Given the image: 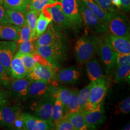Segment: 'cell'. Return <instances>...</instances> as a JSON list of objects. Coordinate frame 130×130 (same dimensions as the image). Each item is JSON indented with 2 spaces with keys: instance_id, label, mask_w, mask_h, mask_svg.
Returning <instances> with one entry per match:
<instances>
[{
  "instance_id": "obj_1",
  "label": "cell",
  "mask_w": 130,
  "mask_h": 130,
  "mask_svg": "<svg viewBox=\"0 0 130 130\" xmlns=\"http://www.w3.org/2000/svg\"><path fill=\"white\" fill-rule=\"evenodd\" d=\"M98 37L84 34L75 44L74 55L79 64H85L98 53Z\"/></svg>"
},
{
  "instance_id": "obj_2",
  "label": "cell",
  "mask_w": 130,
  "mask_h": 130,
  "mask_svg": "<svg viewBox=\"0 0 130 130\" xmlns=\"http://www.w3.org/2000/svg\"><path fill=\"white\" fill-rule=\"evenodd\" d=\"M36 52L56 69L60 68L66 59L65 44L35 47Z\"/></svg>"
},
{
  "instance_id": "obj_3",
  "label": "cell",
  "mask_w": 130,
  "mask_h": 130,
  "mask_svg": "<svg viewBox=\"0 0 130 130\" xmlns=\"http://www.w3.org/2000/svg\"><path fill=\"white\" fill-rule=\"evenodd\" d=\"M79 10L83 23L94 33L101 34L108 32L107 26L102 23L82 0H78Z\"/></svg>"
},
{
  "instance_id": "obj_4",
  "label": "cell",
  "mask_w": 130,
  "mask_h": 130,
  "mask_svg": "<svg viewBox=\"0 0 130 130\" xmlns=\"http://www.w3.org/2000/svg\"><path fill=\"white\" fill-rule=\"evenodd\" d=\"M106 26L110 34L117 36H130L129 19L120 11L113 13Z\"/></svg>"
},
{
  "instance_id": "obj_5",
  "label": "cell",
  "mask_w": 130,
  "mask_h": 130,
  "mask_svg": "<svg viewBox=\"0 0 130 130\" xmlns=\"http://www.w3.org/2000/svg\"><path fill=\"white\" fill-rule=\"evenodd\" d=\"M55 96L48 92L35 103L33 110L36 117L44 121H52V112Z\"/></svg>"
},
{
  "instance_id": "obj_6",
  "label": "cell",
  "mask_w": 130,
  "mask_h": 130,
  "mask_svg": "<svg viewBox=\"0 0 130 130\" xmlns=\"http://www.w3.org/2000/svg\"><path fill=\"white\" fill-rule=\"evenodd\" d=\"M61 4L62 10L69 20L71 28L79 30L82 26L78 0H57Z\"/></svg>"
},
{
  "instance_id": "obj_7",
  "label": "cell",
  "mask_w": 130,
  "mask_h": 130,
  "mask_svg": "<svg viewBox=\"0 0 130 130\" xmlns=\"http://www.w3.org/2000/svg\"><path fill=\"white\" fill-rule=\"evenodd\" d=\"M98 53L108 69H112L115 66V51L109 42L108 34L104 33L102 37H98Z\"/></svg>"
},
{
  "instance_id": "obj_8",
  "label": "cell",
  "mask_w": 130,
  "mask_h": 130,
  "mask_svg": "<svg viewBox=\"0 0 130 130\" xmlns=\"http://www.w3.org/2000/svg\"><path fill=\"white\" fill-rule=\"evenodd\" d=\"M62 34L52 23L50 24L46 30L35 42V47L65 44Z\"/></svg>"
},
{
  "instance_id": "obj_9",
  "label": "cell",
  "mask_w": 130,
  "mask_h": 130,
  "mask_svg": "<svg viewBox=\"0 0 130 130\" xmlns=\"http://www.w3.org/2000/svg\"><path fill=\"white\" fill-rule=\"evenodd\" d=\"M43 10L46 11L51 16L52 20L61 29H70L71 24L64 13L61 4L57 1L55 3L46 5Z\"/></svg>"
},
{
  "instance_id": "obj_10",
  "label": "cell",
  "mask_w": 130,
  "mask_h": 130,
  "mask_svg": "<svg viewBox=\"0 0 130 130\" xmlns=\"http://www.w3.org/2000/svg\"><path fill=\"white\" fill-rule=\"evenodd\" d=\"M19 106H9L7 104L0 106V125L13 129L14 123L20 115Z\"/></svg>"
},
{
  "instance_id": "obj_11",
  "label": "cell",
  "mask_w": 130,
  "mask_h": 130,
  "mask_svg": "<svg viewBox=\"0 0 130 130\" xmlns=\"http://www.w3.org/2000/svg\"><path fill=\"white\" fill-rule=\"evenodd\" d=\"M91 88L89 94V101L94 106L102 102L108 87V83L105 77L91 82Z\"/></svg>"
},
{
  "instance_id": "obj_12",
  "label": "cell",
  "mask_w": 130,
  "mask_h": 130,
  "mask_svg": "<svg viewBox=\"0 0 130 130\" xmlns=\"http://www.w3.org/2000/svg\"><path fill=\"white\" fill-rule=\"evenodd\" d=\"M18 48V43L13 41H0V62L8 70Z\"/></svg>"
},
{
  "instance_id": "obj_13",
  "label": "cell",
  "mask_w": 130,
  "mask_h": 130,
  "mask_svg": "<svg viewBox=\"0 0 130 130\" xmlns=\"http://www.w3.org/2000/svg\"><path fill=\"white\" fill-rule=\"evenodd\" d=\"M102 102L98 104L90 111L84 112V120L88 129L95 128L106 119Z\"/></svg>"
},
{
  "instance_id": "obj_14",
  "label": "cell",
  "mask_w": 130,
  "mask_h": 130,
  "mask_svg": "<svg viewBox=\"0 0 130 130\" xmlns=\"http://www.w3.org/2000/svg\"><path fill=\"white\" fill-rule=\"evenodd\" d=\"M55 69L52 66L36 63L34 68L28 73L27 77L32 82L39 80L50 82L55 74Z\"/></svg>"
},
{
  "instance_id": "obj_15",
  "label": "cell",
  "mask_w": 130,
  "mask_h": 130,
  "mask_svg": "<svg viewBox=\"0 0 130 130\" xmlns=\"http://www.w3.org/2000/svg\"><path fill=\"white\" fill-rule=\"evenodd\" d=\"M31 83L32 82L28 77L22 79H14L9 84L10 94L15 98H27L28 89Z\"/></svg>"
},
{
  "instance_id": "obj_16",
  "label": "cell",
  "mask_w": 130,
  "mask_h": 130,
  "mask_svg": "<svg viewBox=\"0 0 130 130\" xmlns=\"http://www.w3.org/2000/svg\"><path fill=\"white\" fill-rule=\"evenodd\" d=\"M80 73L79 70L73 67L64 68L55 73L54 79L61 84H74L80 78Z\"/></svg>"
},
{
  "instance_id": "obj_17",
  "label": "cell",
  "mask_w": 130,
  "mask_h": 130,
  "mask_svg": "<svg viewBox=\"0 0 130 130\" xmlns=\"http://www.w3.org/2000/svg\"><path fill=\"white\" fill-rule=\"evenodd\" d=\"M108 40L115 52L130 54V36H117L109 34Z\"/></svg>"
},
{
  "instance_id": "obj_18",
  "label": "cell",
  "mask_w": 130,
  "mask_h": 130,
  "mask_svg": "<svg viewBox=\"0 0 130 130\" xmlns=\"http://www.w3.org/2000/svg\"><path fill=\"white\" fill-rule=\"evenodd\" d=\"M49 81L42 80L32 82L28 91V98L39 99L49 92L50 84Z\"/></svg>"
},
{
  "instance_id": "obj_19",
  "label": "cell",
  "mask_w": 130,
  "mask_h": 130,
  "mask_svg": "<svg viewBox=\"0 0 130 130\" xmlns=\"http://www.w3.org/2000/svg\"><path fill=\"white\" fill-rule=\"evenodd\" d=\"M20 28L12 24L0 23V40L18 42Z\"/></svg>"
},
{
  "instance_id": "obj_20",
  "label": "cell",
  "mask_w": 130,
  "mask_h": 130,
  "mask_svg": "<svg viewBox=\"0 0 130 130\" xmlns=\"http://www.w3.org/2000/svg\"><path fill=\"white\" fill-rule=\"evenodd\" d=\"M99 20L106 26L113 13L108 12L102 8L93 0H82Z\"/></svg>"
},
{
  "instance_id": "obj_21",
  "label": "cell",
  "mask_w": 130,
  "mask_h": 130,
  "mask_svg": "<svg viewBox=\"0 0 130 130\" xmlns=\"http://www.w3.org/2000/svg\"><path fill=\"white\" fill-rule=\"evenodd\" d=\"M8 72L14 79L24 78L27 77L28 74L20 57L16 54L11 61Z\"/></svg>"
},
{
  "instance_id": "obj_22",
  "label": "cell",
  "mask_w": 130,
  "mask_h": 130,
  "mask_svg": "<svg viewBox=\"0 0 130 130\" xmlns=\"http://www.w3.org/2000/svg\"><path fill=\"white\" fill-rule=\"evenodd\" d=\"M6 11L9 23L21 28L27 23L28 9L6 10Z\"/></svg>"
},
{
  "instance_id": "obj_23",
  "label": "cell",
  "mask_w": 130,
  "mask_h": 130,
  "mask_svg": "<svg viewBox=\"0 0 130 130\" xmlns=\"http://www.w3.org/2000/svg\"><path fill=\"white\" fill-rule=\"evenodd\" d=\"M85 64L89 79L91 82L105 77L103 74L101 67L96 58L94 57Z\"/></svg>"
},
{
  "instance_id": "obj_24",
  "label": "cell",
  "mask_w": 130,
  "mask_h": 130,
  "mask_svg": "<svg viewBox=\"0 0 130 130\" xmlns=\"http://www.w3.org/2000/svg\"><path fill=\"white\" fill-rule=\"evenodd\" d=\"M52 22L51 16L46 11L43 10L40 13L38 17L35 28L36 39L41 36L46 31L48 26Z\"/></svg>"
},
{
  "instance_id": "obj_25",
  "label": "cell",
  "mask_w": 130,
  "mask_h": 130,
  "mask_svg": "<svg viewBox=\"0 0 130 130\" xmlns=\"http://www.w3.org/2000/svg\"><path fill=\"white\" fill-rule=\"evenodd\" d=\"M65 116L70 122L75 130H88L84 120V112L82 110L77 112L66 114Z\"/></svg>"
},
{
  "instance_id": "obj_26",
  "label": "cell",
  "mask_w": 130,
  "mask_h": 130,
  "mask_svg": "<svg viewBox=\"0 0 130 130\" xmlns=\"http://www.w3.org/2000/svg\"><path fill=\"white\" fill-rule=\"evenodd\" d=\"M78 93L79 91L77 90H71V95L65 109V115L77 112L81 110L79 104Z\"/></svg>"
},
{
  "instance_id": "obj_27",
  "label": "cell",
  "mask_w": 130,
  "mask_h": 130,
  "mask_svg": "<svg viewBox=\"0 0 130 130\" xmlns=\"http://www.w3.org/2000/svg\"><path fill=\"white\" fill-rule=\"evenodd\" d=\"M5 10L28 9L30 0H3Z\"/></svg>"
},
{
  "instance_id": "obj_28",
  "label": "cell",
  "mask_w": 130,
  "mask_h": 130,
  "mask_svg": "<svg viewBox=\"0 0 130 130\" xmlns=\"http://www.w3.org/2000/svg\"><path fill=\"white\" fill-rule=\"evenodd\" d=\"M52 112V122L55 125L64 116V109L60 99L56 96Z\"/></svg>"
},
{
  "instance_id": "obj_29",
  "label": "cell",
  "mask_w": 130,
  "mask_h": 130,
  "mask_svg": "<svg viewBox=\"0 0 130 130\" xmlns=\"http://www.w3.org/2000/svg\"><path fill=\"white\" fill-rule=\"evenodd\" d=\"M130 64H124L117 66L115 73V80L116 83L129 78Z\"/></svg>"
},
{
  "instance_id": "obj_30",
  "label": "cell",
  "mask_w": 130,
  "mask_h": 130,
  "mask_svg": "<svg viewBox=\"0 0 130 130\" xmlns=\"http://www.w3.org/2000/svg\"><path fill=\"white\" fill-rule=\"evenodd\" d=\"M57 0H30L28 10H34L40 13L48 5L55 3Z\"/></svg>"
},
{
  "instance_id": "obj_31",
  "label": "cell",
  "mask_w": 130,
  "mask_h": 130,
  "mask_svg": "<svg viewBox=\"0 0 130 130\" xmlns=\"http://www.w3.org/2000/svg\"><path fill=\"white\" fill-rule=\"evenodd\" d=\"M35 41V40L31 38L28 41L19 43L18 50L17 53L20 54H33L36 52Z\"/></svg>"
},
{
  "instance_id": "obj_32",
  "label": "cell",
  "mask_w": 130,
  "mask_h": 130,
  "mask_svg": "<svg viewBox=\"0 0 130 130\" xmlns=\"http://www.w3.org/2000/svg\"><path fill=\"white\" fill-rule=\"evenodd\" d=\"M39 14L40 13L35 11L28 10L27 20L28 24L31 30V36L34 40L36 39L35 35V28L37 19Z\"/></svg>"
},
{
  "instance_id": "obj_33",
  "label": "cell",
  "mask_w": 130,
  "mask_h": 130,
  "mask_svg": "<svg viewBox=\"0 0 130 130\" xmlns=\"http://www.w3.org/2000/svg\"><path fill=\"white\" fill-rule=\"evenodd\" d=\"M71 95V90L65 87H61L58 89L55 93L54 96H57L60 99L62 104L64 113H65V109L67 106L68 103Z\"/></svg>"
},
{
  "instance_id": "obj_34",
  "label": "cell",
  "mask_w": 130,
  "mask_h": 130,
  "mask_svg": "<svg viewBox=\"0 0 130 130\" xmlns=\"http://www.w3.org/2000/svg\"><path fill=\"white\" fill-rule=\"evenodd\" d=\"M15 54L20 57L25 68L28 71V73L32 70L36 64L34 59L33 54H20L16 53Z\"/></svg>"
},
{
  "instance_id": "obj_35",
  "label": "cell",
  "mask_w": 130,
  "mask_h": 130,
  "mask_svg": "<svg viewBox=\"0 0 130 130\" xmlns=\"http://www.w3.org/2000/svg\"><path fill=\"white\" fill-rule=\"evenodd\" d=\"M91 88V83L89 84L84 88L79 91L78 99L79 104L81 110H82L86 103L88 101L90 90Z\"/></svg>"
},
{
  "instance_id": "obj_36",
  "label": "cell",
  "mask_w": 130,
  "mask_h": 130,
  "mask_svg": "<svg viewBox=\"0 0 130 130\" xmlns=\"http://www.w3.org/2000/svg\"><path fill=\"white\" fill-rule=\"evenodd\" d=\"M31 38H32L31 36V30L29 28L28 23L25 24V25L22 27L20 28L19 32V38L18 41V44L23 42H27L29 41Z\"/></svg>"
},
{
  "instance_id": "obj_37",
  "label": "cell",
  "mask_w": 130,
  "mask_h": 130,
  "mask_svg": "<svg viewBox=\"0 0 130 130\" xmlns=\"http://www.w3.org/2000/svg\"><path fill=\"white\" fill-rule=\"evenodd\" d=\"M56 130H75L70 121L64 116L55 125Z\"/></svg>"
},
{
  "instance_id": "obj_38",
  "label": "cell",
  "mask_w": 130,
  "mask_h": 130,
  "mask_svg": "<svg viewBox=\"0 0 130 130\" xmlns=\"http://www.w3.org/2000/svg\"><path fill=\"white\" fill-rule=\"evenodd\" d=\"M130 111V98L128 97L121 103H119L116 107V114L120 113H128Z\"/></svg>"
},
{
  "instance_id": "obj_39",
  "label": "cell",
  "mask_w": 130,
  "mask_h": 130,
  "mask_svg": "<svg viewBox=\"0 0 130 130\" xmlns=\"http://www.w3.org/2000/svg\"><path fill=\"white\" fill-rule=\"evenodd\" d=\"M102 8L108 12L114 13L119 10L112 4L111 0H93Z\"/></svg>"
},
{
  "instance_id": "obj_40",
  "label": "cell",
  "mask_w": 130,
  "mask_h": 130,
  "mask_svg": "<svg viewBox=\"0 0 130 130\" xmlns=\"http://www.w3.org/2000/svg\"><path fill=\"white\" fill-rule=\"evenodd\" d=\"M130 64V54H124L115 52V65L117 66Z\"/></svg>"
},
{
  "instance_id": "obj_41",
  "label": "cell",
  "mask_w": 130,
  "mask_h": 130,
  "mask_svg": "<svg viewBox=\"0 0 130 130\" xmlns=\"http://www.w3.org/2000/svg\"><path fill=\"white\" fill-rule=\"evenodd\" d=\"M9 23V19L4 7L3 0H0V23Z\"/></svg>"
},
{
  "instance_id": "obj_42",
  "label": "cell",
  "mask_w": 130,
  "mask_h": 130,
  "mask_svg": "<svg viewBox=\"0 0 130 130\" xmlns=\"http://www.w3.org/2000/svg\"><path fill=\"white\" fill-rule=\"evenodd\" d=\"M13 129L24 130V120L22 113H21L14 123Z\"/></svg>"
},
{
  "instance_id": "obj_43",
  "label": "cell",
  "mask_w": 130,
  "mask_h": 130,
  "mask_svg": "<svg viewBox=\"0 0 130 130\" xmlns=\"http://www.w3.org/2000/svg\"><path fill=\"white\" fill-rule=\"evenodd\" d=\"M121 8L126 13L130 12V0H121Z\"/></svg>"
},
{
  "instance_id": "obj_44",
  "label": "cell",
  "mask_w": 130,
  "mask_h": 130,
  "mask_svg": "<svg viewBox=\"0 0 130 130\" xmlns=\"http://www.w3.org/2000/svg\"><path fill=\"white\" fill-rule=\"evenodd\" d=\"M8 102V94L5 92H0V106L6 104Z\"/></svg>"
},
{
  "instance_id": "obj_45",
  "label": "cell",
  "mask_w": 130,
  "mask_h": 130,
  "mask_svg": "<svg viewBox=\"0 0 130 130\" xmlns=\"http://www.w3.org/2000/svg\"><path fill=\"white\" fill-rule=\"evenodd\" d=\"M7 72L8 70H7L0 62V77L6 76Z\"/></svg>"
},
{
  "instance_id": "obj_46",
  "label": "cell",
  "mask_w": 130,
  "mask_h": 130,
  "mask_svg": "<svg viewBox=\"0 0 130 130\" xmlns=\"http://www.w3.org/2000/svg\"><path fill=\"white\" fill-rule=\"evenodd\" d=\"M112 4L118 9L121 8V0H111Z\"/></svg>"
},
{
  "instance_id": "obj_47",
  "label": "cell",
  "mask_w": 130,
  "mask_h": 130,
  "mask_svg": "<svg viewBox=\"0 0 130 130\" xmlns=\"http://www.w3.org/2000/svg\"><path fill=\"white\" fill-rule=\"evenodd\" d=\"M8 80H9L7 76L4 77H0V85L2 84H6Z\"/></svg>"
},
{
  "instance_id": "obj_48",
  "label": "cell",
  "mask_w": 130,
  "mask_h": 130,
  "mask_svg": "<svg viewBox=\"0 0 130 130\" xmlns=\"http://www.w3.org/2000/svg\"><path fill=\"white\" fill-rule=\"evenodd\" d=\"M130 124H127L123 127L122 130H130Z\"/></svg>"
}]
</instances>
